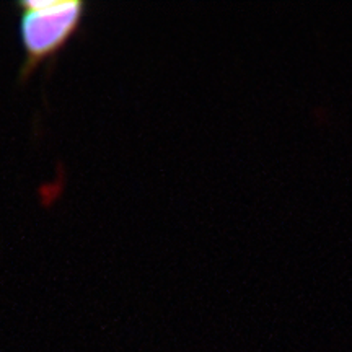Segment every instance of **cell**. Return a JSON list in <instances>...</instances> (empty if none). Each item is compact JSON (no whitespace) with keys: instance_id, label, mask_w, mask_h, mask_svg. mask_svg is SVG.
<instances>
[{"instance_id":"obj_1","label":"cell","mask_w":352,"mask_h":352,"mask_svg":"<svg viewBox=\"0 0 352 352\" xmlns=\"http://www.w3.org/2000/svg\"><path fill=\"white\" fill-rule=\"evenodd\" d=\"M19 8L20 39L25 51L20 77L28 78L76 36L85 16L87 3L80 0H23Z\"/></svg>"}]
</instances>
